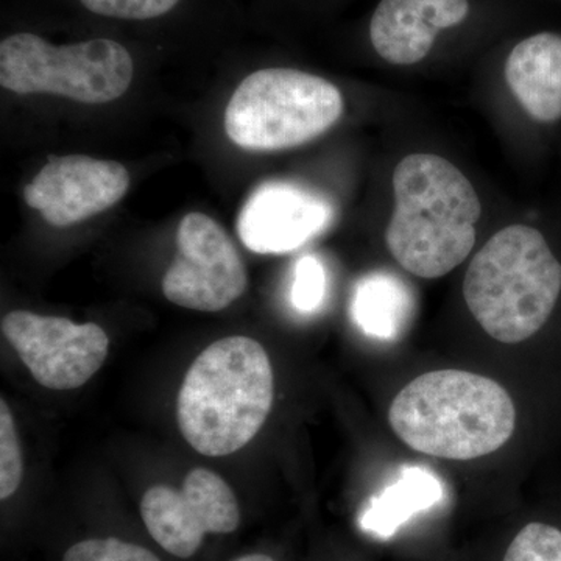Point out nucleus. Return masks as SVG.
Returning <instances> with one entry per match:
<instances>
[{
    "mask_svg": "<svg viewBox=\"0 0 561 561\" xmlns=\"http://www.w3.org/2000/svg\"><path fill=\"white\" fill-rule=\"evenodd\" d=\"M394 208L386 230L393 260L423 279L448 275L470 256L482 205L465 173L438 154L413 153L393 172Z\"/></svg>",
    "mask_w": 561,
    "mask_h": 561,
    "instance_id": "obj_1",
    "label": "nucleus"
},
{
    "mask_svg": "<svg viewBox=\"0 0 561 561\" xmlns=\"http://www.w3.org/2000/svg\"><path fill=\"white\" fill-rule=\"evenodd\" d=\"M273 394L275 379L264 346L243 335L220 339L192 362L181 383V434L203 456H230L264 426Z\"/></svg>",
    "mask_w": 561,
    "mask_h": 561,
    "instance_id": "obj_2",
    "label": "nucleus"
},
{
    "mask_svg": "<svg viewBox=\"0 0 561 561\" xmlns=\"http://www.w3.org/2000/svg\"><path fill=\"white\" fill-rule=\"evenodd\" d=\"M389 423L409 448L448 460L497 451L516 427L511 394L476 373H424L391 401Z\"/></svg>",
    "mask_w": 561,
    "mask_h": 561,
    "instance_id": "obj_3",
    "label": "nucleus"
},
{
    "mask_svg": "<svg viewBox=\"0 0 561 561\" xmlns=\"http://www.w3.org/2000/svg\"><path fill=\"white\" fill-rule=\"evenodd\" d=\"M561 262L537 228L511 225L472 257L463 297L482 330L501 343L526 342L551 319Z\"/></svg>",
    "mask_w": 561,
    "mask_h": 561,
    "instance_id": "obj_4",
    "label": "nucleus"
},
{
    "mask_svg": "<svg viewBox=\"0 0 561 561\" xmlns=\"http://www.w3.org/2000/svg\"><path fill=\"white\" fill-rule=\"evenodd\" d=\"M343 106L342 92L331 81L297 69H261L231 95L225 131L241 149H294L334 127Z\"/></svg>",
    "mask_w": 561,
    "mask_h": 561,
    "instance_id": "obj_5",
    "label": "nucleus"
},
{
    "mask_svg": "<svg viewBox=\"0 0 561 561\" xmlns=\"http://www.w3.org/2000/svg\"><path fill=\"white\" fill-rule=\"evenodd\" d=\"M131 55L99 38L54 46L33 33L0 43V84L14 94H54L87 105L121 99L131 87Z\"/></svg>",
    "mask_w": 561,
    "mask_h": 561,
    "instance_id": "obj_6",
    "label": "nucleus"
},
{
    "mask_svg": "<svg viewBox=\"0 0 561 561\" xmlns=\"http://www.w3.org/2000/svg\"><path fill=\"white\" fill-rule=\"evenodd\" d=\"M179 254L162 279L173 305L217 312L247 290V268L228 232L213 217L191 213L180 221Z\"/></svg>",
    "mask_w": 561,
    "mask_h": 561,
    "instance_id": "obj_7",
    "label": "nucleus"
},
{
    "mask_svg": "<svg viewBox=\"0 0 561 561\" xmlns=\"http://www.w3.org/2000/svg\"><path fill=\"white\" fill-rule=\"evenodd\" d=\"M2 334L39 386L73 390L101 370L110 339L95 323L13 311L2 319Z\"/></svg>",
    "mask_w": 561,
    "mask_h": 561,
    "instance_id": "obj_8",
    "label": "nucleus"
},
{
    "mask_svg": "<svg viewBox=\"0 0 561 561\" xmlns=\"http://www.w3.org/2000/svg\"><path fill=\"white\" fill-rule=\"evenodd\" d=\"M140 515L153 540L179 559L194 556L206 534H231L241 524L234 491L205 468L192 470L180 491L151 486L140 501Z\"/></svg>",
    "mask_w": 561,
    "mask_h": 561,
    "instance_id": "obj_9",
    "label": "nucleus"
},
{
    "mask_svg": "<svg viewBox=\"0 0 561 561\" xmlns=\"http://www.w3.org/2000/svg\"><path fill=\"white\" fill-rule=\"evenodd\" d=\"M130 187L121 162L84 154L51 158L24 190V201L51 227L66 228L117 205Z\"/></svg>",
    "mask_w": 561,
    "mask_h": 561,
    "instance_id": "obj_10",
    "label": "nucleus"
},
{
    "mask_svg": "<svg viewBox=\"0 0 561 561\" xmlns=\"http://www.w3.org/2000/svg\"><path fill=\"white\" fill-rule=\"evenodd\" d=\"M334 208L323 195L300 184L271 181L245 202L238 219L243 245L257 254H286L327 230Z\"/></svg>",
    "mask_w": 561,
    "mask_h": 561,
    "instance_id": "obj_11",
    "label": "nucleus"
},
{
    "mask_svg": "<svg viewBox=\"0 0 561 561\" xmlns=\"http://www.w3.org/2000/svg\"><path fill=\"white\" fill-rule=\"evenodd\" d=\"M468 13V0H381L371 18L370 41L390 65H416L430 55L438 33L457 27Z\"/></svg>",
    "mask_w": 561,
    "mask_h": 561,
    "instance_id": "obj_12",
    "label": "nucleus"
},
{
    "mask_svg": "<svg viewBox=\"0 0 561 561\" xmlns=\"http://www.w3.org/2000/svg\"><path fill=\"white\" fill-rule=\"evenodd\" d=\"M505 80L524 111L541 124L561 119V36L523 39L505 61Z\"/></svg>",
    "mask_w": 561,
    "mask_h": 561,
    "instance_id": "obj_13",
    "label": "nucleus"
},
{
    "mask_svg": "<svg viewBox=\"0 0 561 561\" xmlns=\"http://www.w3.org/2000/svg\"><path fill=\"white\" fill-rule=\"evenodd\" d=\"M445 497V489L435 472L423 467L402 468L381 494L373 497L362 513L360 527L368 534L389 538L420 512L430 511Z\"/></svg>",
    "mask_w": 561,
    "mask_h": 561,
    "instance_id": "obj_14",
    "label": "nucleus"
},
{
    "mask_svg": "<svg viewBox=\"0 0 561 561\" xmlns=\"http://www.w3.org/2000/svg\"><path fill=\"white\" fill-rule=\"evenodd\" d=\"M351 313L357 327L381 341H394L408 328L413 298L408 286L390 273H373L354 290Z\"/></svg>",
    "mask_w": 561,
    "mask_h": 561,
    "instance_id": "obj_15",
    "label": "nucleus"
},
{
    "mask_svg": "<svg viewBox=\"0 0 561 561\" xmlns=\"http://www.w3.org/2000/svg\"><path fill=\"white\" fill-rule=\"evenodd\" d=\"M504 561H561V530L530 523L508 546Z\"/></svg>",
    "mask_w": 561,
    "mask_h": 561,
    "instance_id": "obj_16",
    "label": "nucleus"
},
{
    "mask_svg": "<svg viewBox=\"0 0 561 561\" xmlns=\"http://www.w3.org/2000/svg\"><path fill=\"white\" fill-rule=\"evenodd\" d=\"M22 456L14 419L5 400L0 401V500H9L22 481Z\"/></svg>",
    "mask_w": 561,
    "mask_h": 561,
    "instance_id": "obj_17",
    "label": "nucleus"
},
{
    "mask_svg": "<svg viewBox=\"0 0 561 561\" xmlns=\"http://www.w3.org/2000/svg\"><path fill=\"white\" fill-rule=\"evenodd\" d=\"M327 294V272L316 256H302L295 265L291 305L298 312L311 313L320 308Z\"/></svg>",
    "mask_w": 561,
    "mask_h": 561,
    "instance_id": "obj_18",
    "label": "nucleus"
},
{
    "mask_svg": "<svg viewBox=\"0 0 561 561\" xmlns=\"http://www.w3.org/2000/svg\"><path fill=\"white\" fill-rule=\"evenodd\" d=\"M62 561H161L149 549L138 545L105 538L77 542L65 553Z\"/></svg>",
    "mask_w": 561,
    "mask_h": 561,
    "instance_id": "obj_19",
    "label": "nucleus"
},
{
    "mask_svg": "<svg viewBox=\"0 0 561 561\" xmlns=\"http://www.w3.org/2000/svg\"><path fill=\"white\" fill-rule=\"evenodd\" d=\"M84 9L116 20L146 21L169 13L180 0H80Z\"/></svg>",
    "mask_w": 561,
    "mask_h": 561,
    "instance_id": "obj_20",
    "label": "nucleus"
},
{
    "mask_svg": "<svg viewBox=\"0 0 561 561\" xmlns=\"http://www.w3.org/2000/svg\"><path fill=\"white\" fill-rule=\"evenodd\" d=\"M234 561H273L271 557L262 556V553H253V556L241 557Z\"/></svg>",
    "mask_w": 561,
    "mask_h": 561,
    "instance_id": "obj_21",
    "label": "nucleus"
}]
</instances>
